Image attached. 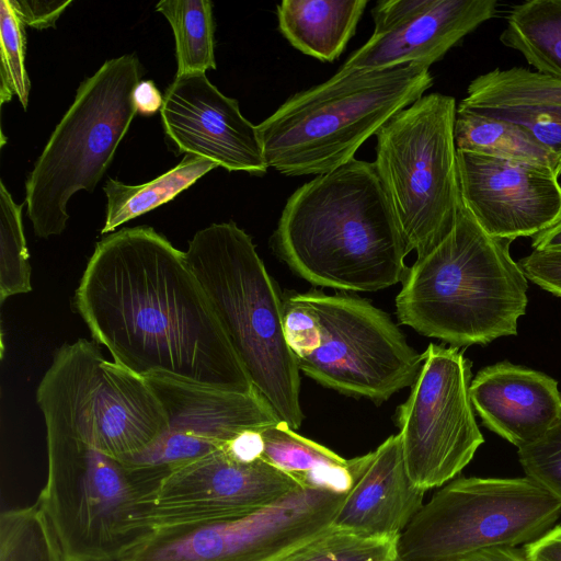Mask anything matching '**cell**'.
Segmentation results:
<instances>
[{
    "label": "cell",
    "instance_id": "obj_1",
    "mask_svg": "<svg viewBox=\"0 0 561 561\" xmlns=\"http://www.w3.org/2000/svg\"><path fill=\"white\" fill-rule=\"evenodd\" d=\"M75 306L113 360L144 378L256 391L184 252L151 227L95 244Z\"/></svg>",
    "mask_w": 561,
    "mask_h": 561
},
{
    "label": "cell",
    "instance_id": "obj_2",
    "mask_svg": "<svg viewBox=\"0 0 561 561\" xmlns=\"http://www.w3.org/2000/svg\"><path fill=\"white\" fill-rule=\"evenodd\" d=\"M272 240L282 260L317 286L376 291L403 280L409 270L376 165L355 158L298 187Z\"/></svg>",
    "mask_w": 561,
    "mask_h": 561
},
{
    "label": "cell",
    "instance_id": "obj_3",
    "mask_svg": "<svg viewBox=\"0 0 561 561\" xmlns=\"http://www.w3.org/2000/svg\"><path fill=\"white\" fill-rule=\"evenodd\" d=\"M510 243L489 236L462 201L451 231L408 270L400 323L456 347L516 335L528 285Z\"/></svg>",
    "mask_w": 561,
    "mask_h": 561
},
{
    "label": "cell",
    "instance_id": "obj_4",
    "mask_svg": "<svg viewBox=\"0 0 561 561\" xmlns=\"http://www.w3.org/2000/svg\"><path fill=\"white\" fill-rule=\"evenodd\" d=\"M184 255L254 389L298 428L300 370L286 337L284 300L251 237L232 221L213 224L194 234Z\"/></svg>",
    "mask_w": 561,
    "mask_h": 561
},
{
    "label": "cell",
    "instance_id": "obj_5",
    "mask_svg": "<svg viewBox=\"0 0 561 561\" xmlns=\"http://www.w3.org/2000/svg\"><path fill=\"white\" fill-rule=\"evenodd\" d=\"M432 84L430 68L417 65L332 76L256 126L266 163L286 176L330 172Z\"/></svg>",
    "mask_w": 561,
    "mask_h": 561
},
{
    "label": "cell",
    "instance_id": "obj_6",
    "mask_svg": "<svg viewBox=\"0 0 561 561\" xmlns=\"http://www.w3.org/2000/svg\"><path fill=\"white\" fill-rule=\"evenodd\" d=\"M284 307L298 368L318 383L381 402L416 380L423 353L369 301L310 290L287 296Z\"/></svg>",
    "mask_w": 561,
    "mask_h": 561
},
{
    "label": "cell",
    "instance_id": "obj_7",
    "mask_svg": "<svg viewBox=\"0 0 561 561\" xmlns=\"http://www.w3.org/2000/svg\"><path fill=\"white\" fill-rule=\"evenodd\" d=\"M140 78V62L128 54L106 60L79 85L26 180L27 216L37 237L60 234L71 196L94 191L137 114L133 94Z\"/></svg>",
    "mask_w": 561,
    "mask_h": 561
},
{
    "label": "cell",
    "instance_id": "obj_8",
    "mask_svg": "<svg viewBox=\"0 0 561 561\" xmlns=\"http://www.w3.org/2000/svg\"><path fill=\"white\" fill-rule=\"evenodd\" d=\"M48 474L38 505L68 561H119L151 530L146 492L129 469L90 442L46 426Z\"/></svg>",
    "mask_w": 561,
    "mask_h": 561
},
{
    "label": "cell",
    "instance_id": "obj_9",
    "mask_svg": "<svg viewBox=\"0 0 561 561\" xmlns=\"http://www.w3.org/2000/svg\"><path fill=\"white\" fill-rule=\"evenodd\" d=\"M36 402L46 426L85 439L116 459L142 453L169 423L149 381L107 360L94 340L79 339L57 350Z\"/></svg>",
    "mask_w": 561,
    "mask_h": 561
},
{
    "label": "cell",
    "instance_id": "obj_10",
    "mask_svg": "<svg viewBox=\"0 0 561 561\" xmlns=\"http://www.w3.org/2000/svg\"><path fill=\"white\" fill-rule=\"evenodd\" d=\"M453 96L430 93L394 114L376 134L374 161L409 253L421 257L451 231L462 197Z\"/></svg>",
    "mask_w": 561,
    "mask_h": 561
},
{
    "label": "cell",
    "instance_id": "obj_11",
    "mask_svg": "<svg viewBox=\"0 0 561 561\" xmlns=\"http://www.w3.org/2000/svg\"><path fill=\"white\" fill-rule=\"evenodd\" d=\"M561 504L528 477L459 478L443 486L400 534V561H460L517 548L547 533Z\"/></svg>",
    "mask_w": 561,
    "mask_h": 561
},
{
    "label": "cell",
    "instance_id": "obj_12",
    "mask_svg": "<svg viewBox=\"0 0 561 561\" xmlns=\"http://www.w3.org/2000/svg\"><path fill=\"white\" fill-rule=\"evenodd\" d=\"M345 495L300 488L242 517L154 528L119 561H278L332 527Z\"/></svg>",
    "mask_w": 561,
    "mask_h": 561
},
{
    "label": "cell",
    "instance_id": "obj_13",
    "mask_svg": "<svg viewBox=\"0 0 561 561\" xmlns=\"http://www.w3.org/2000/svg\"><path fill=\"white\" fill-rule=\"evenodd\" d=\"M407 401L398 409L405 469L427 491L454 479L483 444L469 396L471 364L456 346L430 343Z\"/></svg>",
    "mask_w": 561,
    "mask_h": 561
},
{
    "label": "cell",
    "instance_id": "obj_14",
    "mask_svg": "<svg viewBox=\"0 0 561 561\" xmlns=\"http://www.w3.org/2000/svg\"><path fill=\"white\" fill-rule=\"evenodd\" d=\"M146 379L164 407L168 427L142 453L118 460L150 494L170 473L220 449L240 434L280 422L257 391H225L161 376Z\"/></svg>",
    "mask_w": 561,
    "mask_h": 561
},
{
    "label": "cell",
    "instance_id": "obj_15",
    "mask_svg": "<svg viewBox=\"0 0 561 561\" xmlns=\"http://www.w3.org/2000/svg\"><path fill=\"white\" fill-rule=\"evenodd\" d=\"M301 482L261 457L245 460L226 445L165 477L141 503V517L159 527L242 517L300 489Z\"/></svg>",
    "mask_w": 561,
    "mask_h": 561
},
{
    "label": "cell",
    "instance_id": "obj_16",
    "mask_svg": "<svg viewBox=\"0 0 561 561\" xmlns=\"http://www.w3.org/2000/svg\"><path fill=\"white\" fill-rule=\"evenodd\" d=\"M496 0H383L371 11L374 32L335 77L402 65L430 68L492 19Z\"/></svg>",
    "mask_w": 561,
    "mask_h": 561
},
{
    "label": "cell",
    "instance_id": "obj_17",
    "mask_svg": "<svg viewBox=\"0 0 561 561\" xmlns=\"http://www.w3.org/2000/svg\"><path fill=\"white\" fill-rule=\"evenodd\" d=\"M461 197L491 237H534L561 216V185L547 167L457 150Z\"/></svg>",
    "mask_w": 561,
    "mask_h": 561
},
{
    "label": "cell",
    "instance_id": "obj_18",
    "mask_svg": "<svg viewBox=\"0 0 561 561\" xmlns=\"http://www.w3.org/2000/svg\"><path fill=\"white\" fill-rule=\"evenodd\" d=\"M160 112L179 152L206 158L228 171L266 173L256 126L241 114L238 101L222 94L204 72L175 76Z\"/></svg>",
    "mask_w": 561,
    "mask_h": 561
},
{
    "label": "cell",
    "instance_id": "obj_19",
    "mask_svg": "<svg viewBox=\"0 0 561 561\" xmlns=\"http://www.w3.org/2000/svg\"><path fill=\"white\" fill-rule=\"evenodd\" d=\"M350 490L333 526L376 538H399L423 506L425 491L410 480L400 435L348 459Z\"/></svg>",
    "mask_w": 561,
    "mask_h": 561
},
{
    "label": "cell",
    "instance_id": "obj_20",
    "mask_svg": "<svg viewBox=\"0 0 561 561\" xmlns=\"http://www.w3.org/2000/svg\"><path fill=\"white\" fill-rule=\"evenodd\" d=\"M483 424L517 448L561 423V393L550 376L502 362L479 370L469 387Z\"/></svg>",
    "mask_w": 561,
    "mask_h": 561
},
{
    "label": "cell",
    "instance_id": "obj_21",
    "mask_svg": "<svg viewBox=\"0 0 561 561\" xmlns=\"http://www.w3.org/2000/svg\"><path fill=\"white\" fill-rule=\"evenodd\" d=\"M368 0H284L278 28L289 44L321 61H333L354 35Z\"/></svg>",
    "mask_w": 561,
    "mask_h": 561
},
{
    "label": "cell",
    "instance_id": "obj_22",
    "mask_svg": "<svg viewBox=\"0 0 561 561\" xmlns=\"http://www.w3.org/2000/svg\"><path fill=\"white\" fill-rule=\"evenodd\" d=\"M261 458L295 476L305 488L327 489L337 493L350 490L348 459L297 434L280 421L260 432Z\"/></svg>",
    "mask_w": 561,
    "mask_h": 561
},
{
    "label": "cell",
    "instance_id": "obj_23",
    "mask_svg": "<svg viewBox=\"0 0 561 561\" xmlns=\"http://www.w3.org/2000/svg\"><path fill=\"white\" fill-rule=\"evenodd\" d=\"M538 73L561 81V0H530L514 5L500 35Z\"/></svg>",
    "mask_w": 561,
    "mask_h": 561
},
{
    "label": "cell",
    "instance_id": "obj_24",
    "mask_svg": "<svg viewBox=\"0 0 561 561\" xmlns=\"http://www.w3.org/2000/svg\"><path fill=\"white\" fill-rule=\"evenodd\" d=\"M454 137L457 150L538 164L561 174L558 157L514 123L457 108Z\"/></svg>",
    "mask_w": 561,
    "mask_h": 561
},
{
    "label": "cell",
    "instance_id": "obj_25",
    "mask_svg": "<svg viewBox=\"0 0 561 561\" xmlns=\"http://www.w3.org/2000/svg\"><path fill=\"white\" fill-rule=\"evenodd\" d=\"M218 163L206 158L186 154L168 172L139 185H128L107 179L103 190L107 198L106 218L101 232H113L126 221L169 203Z\"/></svg>",
    "mask_w": 561,
    "mask_h": 561
},
{
    "label": "cell",
    "instance_id": "obj_26",
    "mask_svg": "<svg viewBox=\"0 0 561 561\" xmlns=\"http://www.w3.org/2000/svg\"><path fill=\"white\" fill-rule=\"evenodd\" d=\"M156 10L169 21L178 61L176 76L216 69L213 3L208 0H163Z\"/></svg>",
    "mask_w": 561,
    "mask_h": 561
},
{
    "label": "cell",
    "instance_id": "obj_27",
    "mask_svg": "<svg viewBox=\"0 0 561 561\" xmlns=\"http://www.w3.org/2000/svg\"><path fill=\"white\" fill-rule=\"evenodd\" d=\"M459 103L468 106H561V81L523 67L496 68L474 78Z\"/></svg>",
    "mask_w": 561,
    "mask_h": 561
},
{
    "label": "cell",
    "instance_id": "obj_28",
    "mask_svg": "<svg viewBox=\"0 0 561 561\" xmlns=\"http://www.w3.org/2000/svg\"><path fill=\"white\" fill-rule=\"evenodd\" d=\"M0 561H68L37 502L1 513Z\"/></svg>",
    "mask_w": 561,
    "mask_h": 561
},
{
    "label": "cell",
    "instance_id": "obj_29",
    "mask_svg": "<svg viewBox=\"0 0 561 561\" xmlns=\"http://www.w3.org/2000/svg\"><path fill=\"white\" fill-rule=\"evenodd\" d=\"M24 204H16L0 183V302L32 290L30 254L22 222Z\"/></svg>",
    "mask_w": 561,
    "mask_h": 561
},
{
    "label": "cell",
    "instance_id": "obj_30",
    "mask_svg": "<svg viewBox=\"0 0 561 561\" xmlns=\"http://www.w3.org/2000/svg\"><path fill=\"white\" fill-rule=\"evenodd\" d=\"M398 538L364 536L332 525L278 561H392Z\"/></svg>",
    "mask_w": 561,
    "mask_h": 561
},
{
    "label": "cell",
    "instance_id": "obj_31",
    "mask_svg": "<svg viewBox=\"0 0 561 561\" xmlns=\"http://www.w3.org/2000/svg\"><path fill=\"white\" fill-rule=\"evenodd\" d=\"M0 99L1 104L16 95L27 108L31 82L25 68L26 36L24 25L9 0L0 2Z\"/></svg>",
    "mask_w": 561,
    "mask_h": 561
},
{
    "label": "cell",
    "instance_id": "obj_32",
    "mask_svg": "<svg viewBox=\"0 0 561 561\" xmlns=\"http://www.w3.org/2000/svg\"><path fill=\"white\" fill-rule=\"evenodd\" d=\"M457 108L504 119L523 127L540 145L556 154L561 162V106H468L459 103Z\"/></svg>",
    "mask_w": 561,
    "mask_h": 561
},
{
    "label": "cell",
    "instance_id": "obj_33",
    "mask_svg": "<svg viewBox=\"0 0 561 561\" xmlns=\"http://www.w3.org/2000/svg\"><path fill=\"white\" fill-rule=\"evenodd\" d=\"M517 454L526 477L561 504V423L535 443L518 448Z\"/></svg>",
    "mask_w": 561,
    "mask_h": 561
},
{
    "label": "cell",
    "instance_id": "obj_34",
    "mask_svg": "<svg viewBox=\"0 0 561 561\" xmlns=\"http://www.w3.org/2000/svg\"><path fill=\"white\" fill-rule=\"evenodd\" d=\"M525 276L540 288L561 297V251H533L518 262Z\"/></svg>",
    "mask_w": 561,
    "mask_h": 561
},
{
    "label": "cell",
    "instance_id": "obj_35",
    "mask_svg": "<svg viewBox=\"0 0 561 561\" xmlns=\"http://www.w3.org/2000/svg\"><path fill=\"white\" fill-rule=\"evenodd\" d=\"M24 26L37 30L54 27L61 13L72 1L9 0Z\"/></svg>",
    "mask_w": 561,
    "mask_h": 561
},
{
    "label": "cell",
    "instance_id": "obj_36",
    "mask_svg": "<svg viewBox=\"0 0 561 561\" xmlns=\"http://www.w3.org/2000/svg\"><path fill=\"white\" fill-rule=\"evenodd\" d=\"M522 550L529 561H561V525L551 527Z\"/></svg>",
    "mask_w": 561,
    "mask_h": 561
},
{
    "label": "cell",
    "instance_id": "obj_37",
    "mask_svg": "<svg viewBox=\"0 0 561 561\" xmlns=\"http://www.w3.org/2000/svg\"><path fill=\"white\" fill-rule=\"evenodd\" d=\"M134 103L137 113L151 116L161 111L163 96L150 80L140 81L134 90Z\"/></svg>",
    "mask_w": 561,
    "mask_h": 561
},
{
    "label": "cell",
    "instance_id": "obj_38",
    "mask_svg": "<svg viewBox=\"0 0 561 561\" xmlns=\"http://www.w3.org/2000/svg\"><path fill=\"white\" fill-rule=\"evenodd\" d=\"M531 238L535 251H561V216L550 227Z\"/></svg>",
    "mask_w": 561,
    "mask_h": 561
},
{
    "label": "cell",
    "instance_id": "obj_39",
    "mask_svg": "<svg viewBox=\"0 0 561 561\" xmlns=\"http://www.w3.org/2000/svg\"><path fill=\"white\" fill-rule=\"evenodd\" d=\"M460 561H529L522 549L493 548L468 556Z\"/></svg>",
    "mask_w": 561,
    "mask_h": 561
},
{
    "label": "cell",
    "instance_id": "obj_40",
    "mask_svg": "<svg viewBox=\"0 0 561 561\" xmlns=\"http://www.w3.org/2000/svg\"><path fill=\"white\" fill-rule=\"evenodd\" d=\"M393 561H400L399 559H394Z\"/></svg>",
    "mask_w": 561,
    "mask_h": 561
}]
</instances>
